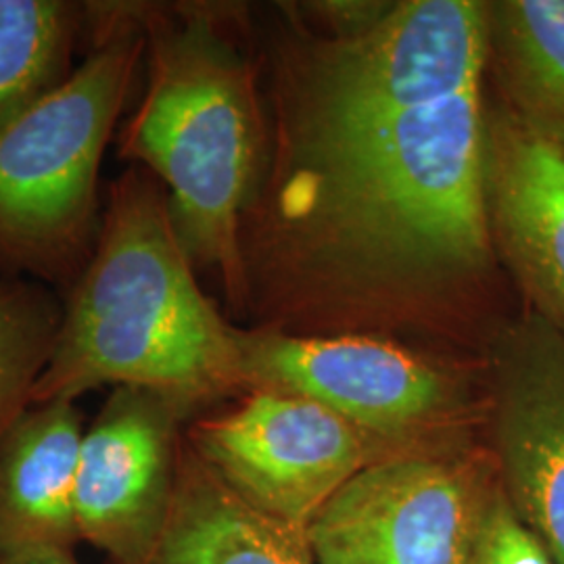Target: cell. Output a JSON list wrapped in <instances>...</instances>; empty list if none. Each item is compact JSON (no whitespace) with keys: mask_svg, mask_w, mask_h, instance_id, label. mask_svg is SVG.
Returning <instances> with one entry per match:
<instances>
[{"mask_svg":"<svg viewBox=\"0 0 564 564\" xmlns=\"http://www.w3.org/2000/svg\"><path fill=\"white\" fill-rule=\"evenodd\" d=\"M484 82L362 120L281 123L263 268L354 307L437 310L489 276Z\"/></svg>","mask_w":564,"mask_h":564,"instance_id":"1","label":"cell"},{"mask_svg":"<svg viewBox=\"0 0 564 564\" xmlns=\"http://www.w3.org/2000/svg\"><path fill=\"white\" fill-rule=\"evenodd\" d=\"M239 337L203 295L160 182L132 167L111 186L32 405L111 384L158 393L186 416L245 393Z\"/></svg>","mask_w":564,"mask_h":564,"instance_id":"2","label":"cell"},{"mask_svg":"<svg viewBox=\"0 0 564 564\" xmlns=\"http://www.w3.org/2000/svg\"><path fill=\"white\" fill-rule=\"evenodd\" d=\"M149 82L121 132V155L151 170L193 265L216 270L228 300L249 297L242 226L263 165L253 63L214 9L132 2Z\"/></svg>","mask_w":564,"mask_h":564,"instance_id":"3","label":"cell"},{"mask_svg":"<svg viewBox=\"0 0 564 564\" xmlns=\"http://www.w3.org/2000/svg\"><path fill=\"white\" fill-rule=\"evenodd\" d=\"M84 9L93 53L0 116V258L46 274L69 268L90 242L102 153L147 51L132 2Z\"/></svg>","mask_w":564,"mask_h":564,"instance_id":"4","label":"cell"},{"mask_svg":"<svg viewBox=\"0 0 564 564\" xmlns=\"http://www.w3.org/2000/svg\"><path fill=\"white\" fill-rule=\"evenodd\" d=\"M485 2L408 0L360 36L316 44L295 67L282 121L362 120L484 82Z\"/></svg>","mask_w":564,"mask_h":564,"instance_id":"5","label":"cell"},{"mask_svg":"<svg viewBox=\"0 0 564 564\" xmlns=\"http://www.w3.org/2000/svg\"><path fill=\"white\" fill-rule=\"evenodd\" d=\"M245 393L276 391L321 403L389 452L454 442L468 412L463 384L395 343L339 335L241 330Z\"/></svg>","mask_w":564,"mask_h":564,"instance_id":"6","label":"cell"},{"mask_svg":"<svg viewBox=\"0 0 564 564\" xmlns=\"http://www.w3.org/2000/svg\"><path fill=\"white\" fill-rule=\"evenodd\" d=\"M494 477L491 452L456 440L384 456L307 527L312 564H466Z\"/></svg>","mask_w":564,"mask_h":564,"instance_id":"7","label":"cell"},{"mask_svg":"<svg viewBox=\"0 0 564 564\" xmlns=\"http://www.w3.org/2000/svg\"><path fill=\"white\" fill-rule=\"evenodd\" d=\"M188 445L247 505L303 538L339 489L393 454L321 403L276 391H249L197 421Z\"/></svg>","mask_w":564,"mask_h":564,"instance_id":"8","label":"cell"},{"mask_svg":"<svg viewBox=\"0 0 564 564\" xmlns=\"http://www.w3.org/2000/svg\"><path fill=\"white\" fill-rule=\"evenodd\" d=\"M487 372L498 479L524 523L564 564V337L524 310L494 335Z\"/></svg>","mask_w":564,"mask_h":564,"instance_id":"9","label":"cell"},{"mask_svg":"<svg viewBox=\"0 0 564 564\" xmlns=\"http://www.w3.org/2000/svg\"><path fill=\"white\" fill-rule=\"evenodd\" d=\"M184 414L162 395L116 387L84 431L76 473L80 542L111 564H142L167 519Z\"/></svg>","mask_w":564,"mask_h":564,"instance_id":"10","label":"cell"},{"mask_svg":"<svg viewBox=\"0 0 564 564\" xmlns=\"http://www.w3.org/2000/svg\"><path fill=\"white\" fill-rule=\"evenodd\" d=\"M484 197L496 260L564 337V153L500 99L485 105Z\"/></svg>","mask_w":564,"mask_h":564,"instance_id":"11","label":"cell"},{"mask_svg":"<svg viewBox=\"0 0 564 564\" xmlns=\"http://www.w3.org/2000/svg\"><path fill=\"white\" fill-rule=\"evenodd\" d=\"M84 421L76 402L34 403L0 442V556L80 542L76 473Z\"/></svg>","mask_w":564,"mask_h":564,"instance_id":"12","label":"cell"},{"mask_svg":"<svg viewBox=\"0 0 564 564\" xmlns=\"http://www.w3.org/2000/svg\"><path fill=\"white\" fill-rule=\"evenodd\" d=\"M142 564H312L305 538L247 505L182 444L162 533Z\"/></svg>","mask_w":564,"mask_h":564,"instance_id":"13","label":"cell"},{"mask_svg":"<svg viewBox=\"0 0 564 564\" xmlns=\"http://www.w3.org/2000/svg\"><path fill=\"white\" fill-rule=\"evenodd\" d=\"M485 25L500 101L564 153V0L485 2Z\"/></svg>","mask_w":564,"mask_h":564,"instance_id":"14","label":"cell"},{"mask_svg":"<svg viewBox=\"0 0 564 564\" xmlns=\"http://www.w3.org/2000/svg\"><path fill=\"white\" fill-rule=\"evenodd\" d=\"M80 15L63 0H0V116L63 80Z\"/></svg>","mask_w":564,"mask_h":564,"instance_id":"15","label":"cell"},{"mask_svg":"<svg viewBox=\"0 0 564 564\" xmlns=\"http://www.w3.org/2000/svg\"><path fill=\"white\" fill-rule=\"evenodd\" d=\"M55 302L23 282H0V442L32 405L59 330Z\"/></svg>","mask_w":564,"mask_h":564,"instance_id":"16","label":"cell"},{"mask_svg":"<svg viewBox=\"0 0 564 564\" xmlns=\"http://www.w3.org/2000/svg\"><path fill=\"white\" fill-rule=\"evenodd\" d=\"M466 564H556L510 505L498 473L479 506Z\"/></svg>","mask_w":564,"mask_h":564,"instance_id":"17","label":"cell"},{"mask_svg":"<svg viewBox=\"0 0 564 564\" xmlns=\"http://www.w3.org/2000/svg\"><path fill=\"white\" fill-rule=\"evenodd\" d=\"M314 7L337 30V39H349L375 28L391 11L393 2H321Z\"/></svg>","mask_w":564,"mask_h":564,"instance_id":"18","label":"cell"},{"mask_svg":"<svg viewBox=\"0 0 564 564\" xmlns=\"http://www.w3.org/2000/svg\"><path fill=\"white\" fill-rule=\"evenodd\" d=\"M0 564H82L69 547H39L15 554H2Z\"/></svg>","mask_w":564,"mask_h":564,"instance_id":"19","label":"cell"}]
</instances>
